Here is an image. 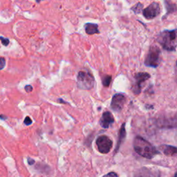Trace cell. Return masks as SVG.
Returning a JSON list of instances; mask_svg holds the SVG:
<instances>
[{
	"instance_id": "9a60e30c",
	"label": "cell",
	"mask_w": 177,
	"mask_h": 177,
	"mask_svg": "<svg viewBox=\"0 0 177 177\" xmlns=\"http://www.w3.org/2000/svg\"><path fill=\"white\" fill-rule=\"evenodd\" d=\"M111 81H112V76H104L102 78V82L104 87H108L110 85Z\"/></svg>"
},
{
	"instance_id": "ffe728a7",
	"label": "cell",
	"mask_w": 177,
	"mask_h": 177,
	"mask_svg": "<svg viewBox=\"0 0 177 177\" xmlns=\"http://www.w3.org/2000/svg\"><path fill=\"white\" fill-rule=\"evenodd\" d=\"M103 177H118V175L117 173L114 172V171H111V172L105 174Z\"/></svg>"
},
{
	"instance_id": "603a6c76",
	"label": "cell",
	"mask_w": 177,
	"mask_h": 177,
	"mask_svg": "<svg viewBox=\"0 0 177 177\" xmlns=\"http://www.w3.org/2000/svg\"><path fill=\"white\" fill-rule=\"evenodd\" d=\"M175 79H176V82H177V60L176 61V64H175Z\"/></svg>"
},
{
	"instance_id": "4fadbf2b",
	"label": "cell",
	"mask_w": 177,
	"mask_h": 177,
	"mask_svg": "<svg viewBox=\"0 0 177 177\" xmlns=\"http://www.w3.org/2000/svg\"><path fill=\"white\" fill-rule=\"evenodd\" d=\"M85 32L88 35H94L99 34L100 31L98 30V25L93 23H87L85 24Z\"/></svg>"
},
{
	"instance_id": "484cf974",
	"label": "cell",
	"mask_w": 177,
	"mask_h": 177,
	"mask_svg": "<svg viewBox=\"0 0 177 177\" xmlns=\"http://www.w3.org/2000/svg\"><path fill=\"white\" fill-rule=\"evenodd\" d=\"M173 177H177V172H176V174H175V175H174Z\"/></svg>"
},
{
	"instance_id": "5bb4252c",
	"label": "cell",
	"mask_w": 177,
	"mask_h": 177,
	"mask_svg": "<svg viewBox=\"0 0 177 177\" xmlns=\"http://www.w3.org/2000/svg\"><path fill=\"white\" fill-rule=\"evenodd\" d=\"M165 4L166 9H167V13H166L165 15L163 16V18H166V16L169 15L170 14L176 12V11L177 10L176 5L175 4H174V3L169 2V1H165Z\"/></svg>"
},
{
	"instance_id": "30bf717a",
	"label": "cell",
	"mask_w": 177,
	"mask_h": 177,
	"mask_svg": "<svg viewBox=\"0 0 177 177\" xmlns=\"http://www.w3.org/2000/svg\"><path fill=\"white\" fill-rule=\"evenodd\" d=\"M114 118L112 113L110 112H105L101 116L100 120V124L104 129H108L114 123Z\"/></svg>"
},
{
	"instance_id": "ac0fdd59",
	"label": "cell",
	"mask_w": 177,
	"mask_h": 177,
	"mask_svg": "<svg viewBox=\"0 0 177 177\" xmlns=\"http://www.w3.org/2000/svg\"><path fill=\"white\" fill-rule=\"evenodd\" d=\"M6 66V60L4 57H0V71L2 70Z\"/></svg>"
},
{
	"instance_id": "7a4b0ae2",
	"label": "cell",
	"mask_w": 177,
	"mask_h": 177,
	"mask_svg": "<svg viewBox=\"0 0 177 177\" xmlns=\"http://www.w3.org/2000/svg\"><path fill=\"white\" fill-rule=\"evenodd\" d=\"M158 43L168 51H174L177 49V29L165 30L157 37Z\"/></svg>"
},
{
	"instance_id": "d4e9b609",
	"label": "cell",
	"mask_w": 177,
	"mask_h": 177,
	"mask_svg": "<svg viewBox=\"0 0 177 177\" xmlns=\"http://www.w3.org/2000/svg\"><path fill=\"white\" fill-rule=\"evenodd\" d=\"M5 116H2V115H0V118L2 119V120H6L7 118L6 117H4Z\"/></svg>"
},
{
	"instance_id": "52a82bcc",
	"label": "cell",
	"mask_w": 177,
	"mask_h": 177,
	"mask_svg": "<svg viewBox=\"0 0 177 177\" xmlns=\"http://www.w3.org/2000/svg\"><path fill=\"white\" fill-rule=\"evenodd\" d=\"M126 103V97L123 93H116L112 97L111 109L115 112H120Z\"/></svg>"
},
{
	"instance_id": "8fae6325",
	"label": "cell",
	"mask_w": 177,
	"mask_h": 177,
	"mask_svg": "<svg viewBox=\"0 0 177 177\" xmlns=\"http://www.w3.org/2000/svg\"><path fill=\"white\" fill-rule=\"evenodd\" d=\"M125 125H126V123H124L123 124H122L120 129V130H119L118 143H117V145H116L115 151H114V154H115L118 151L119 149H120L121 145H122V144H123V143L124 142V140H125L126 135H127L126 129H125Z\"/></svg>"
},
{
	"instance_id": "ba28073f",
	"label": "cell",
	"mask_w": 177,
	"mask_h": 177,
	"mask_svg": "<svg viewBox=\"0 0 177 177\" xmlns=\"http://www.w3.org/2000/svg\"><path fill=\"white\" fill-rule=\"evenodd\" d=\"M160 7L159 3L152 2L143 10V15L147 19H152L159 15Z\"/></svg>"
},
{
	"instance_id": "8992f818",
	"label": "cell",
	"mask_w": 177,
	"mask_h": 177,
	"mask_svg": "<svg viewBox=\"0 0 177 177\" xmlns=\"http://www.w3.org/2000/svg\"><path fill=\"white\" fill-rule=\"evenodd\" d=\"M149 77H150V75L145 72H140L135 75V84L132 87V91L136 95H138L140 93L143 83L149 79Z\"/></svg>"
},
{
	"instance_id": "3957f363",
	"label": "cell",
	"mask_w": 177,
	"mask_h": 177,
	"mask_svg": "<svg viewBox=\"0 0 177 177\" xmlns=\"http://www.w3.org/2000/svg\"><path fill=\"white\" fill-rule=\"evenodd\" d=\"M161 51L159 46L152 45L149 49L148 53L145 60V65L148 67L157 68L160 63Z\"/></svg>"
},
{
	"instance_id": "d6986e66",
	"label": "cell",
	"mask_w": 177,
	"mask_h": 177,
	"mask_svg": "<svg viewBox=\"0 0 177 177\" xmlns=\"http://www.w3.org/2000/svg\"><path fill=\"white\" fill-rule=\"evenodd\" d=\"M24 123L25 124H26V125L29 126V125H30V124H32V120L30 119V117H29V116H26V117L25 118V119H24Z\"/></svg>"
},
{
	"instance_id": "7402d4cb",
	"label": "cell",
	"mask_w": 177,
	"mask_h": 177,
	"mask_svg": "<svg viewBox=\"0 0 177 177\" xmlns=\"http://www.w3.org/2000/svg\"><path fill=\"white\" fill-rule=\"evenodd\" d=\"M27 161H28V163H29V164L30 165H33V164H34V163H35V160L31 159V158H28Z\"/></svg>"
},
{
	"instance_id": "2e32d148",
	"label": "cell",
	"mask_w": 177,
	"mask_h": 177,
	"mask_svg": "<svg viewBox=\"0 0 177 177\" xmlns=\"http://www.w3.org/2000/svg\"><path fill=\"white\" fill-rule=\"evenodd\" d=\"M143 6L142 4H140V3H137L136 4H135L134 6L131 8V10H133V12L134 13L138 14L140 13V11L143 9Z\"/></svg>"
},
{
	"instance_id": "44dd1931",
	"label": "cell",
	"mask_w": 177,
	"mask_h": 177,
	"mask_svg": "<svg viewBox=\"0 0 177 177\" xmlns=\"http://www.w3.org/2000/svg\"><path fill=\"white\" fill-rule=\"evenodd\" d=\"M24 89L27 93H30V91H33V87L31 85H26V87H24Z\"/></svg>"
},
{
	"instance_id": "277c9868",
	"label": "cell",
	"mask_w": 177,
	"mask_h": 177,
	"mask_svg": "<svg viewBox=\"0 0 177 177\" xmlns=\"http://www.w3.org/2000/svg\"><path fill=\"white\" fill-rule=\"evenodd\" d=\"M77 87L81 89L90 90L95 84V79L91 72L88 71H81L77 77Z\"/></svg>"
},
{
	"instance_id": "6da1fadb",
	"label": "cell",
	"mask_w": 177,
	"mask_h": 177,
	"mask_svg": "<svg viewBox=\"0 0 177 177\" xmlns=\"http://www.w3.org/2000/svg\"><path fill=\"white\" fill-rule=\"evenodd\" d=\"M134 149L140 156L148 159H151L160 154V151L151 144L143 137L138 136L134 140Z\"/></svg>"
},
{
	"instance_id": "5b68a950",
	"label": "cell",
	"mask_w": 177,
	"mask_h": 177,
	"mask_svg": "<svg viewBox=\"0 0 177 177\" xmlns=\"http://www.w3.org/2000/svg\"><path fill=\"white\" fill-rule=\"evenodd\" d=\"M98 150L101 154H108L113 146V141L107 136L102 135L98 137L96 141Z\"/></svg>"
},
{
	"instance_id": "cb8c5ba5",
	"label": "cell",
	"mask_w": 177,
	"mask_h": 177,
	"mask_svg": "<svg viewBox=\"0 0 177 177\" xmlns=\"http://www.w3.org/2000/svg\"><path fill=\"white\" fill-rule=\"evenodd\" d=\"M58 102H59L60 103H62V104H69L68 102H65V101L62 100V99H61V98L58 99Z\"/></svg>"
},
{
	"instance_id": "9c48e42d",
	"label": "cell",
	"mask_w": 177,
	"mask_h": 177,
	"mask_svg": "<svg viewBox=\"0 0 177 177\" xmlns=\"http://www.w3.org/2000/svg\"><path fill=\"white\" fill-rule=\"evenodd\" d=\"M134 177H161V174L156 168L144 167L136 171Z\"/></svg>"
},
{
	"instance_id": "e0dca14e",
	"label": "cell",
	"mask_w": 177,
	"mask_h": 177,
	"mask_svg": "<svg viewBox=\"0 0 177 177\" xmlns=\"http://www.w3.org/2000/svg\"><path fill=\"white\" fill-rule=\"evenodd\" d=\"M0 40H1L3 45L5 46H8V44H9V42H10V41H9V40H8V38H5L4 37H1V36H0Z\"/></svg>"
},
{
	"instance_id": "7c38bea8",
	"label": "cell",
	"mask_w": 177,
	"mask_h": 177,
	"mask_svg": "<svg viewBox=\"0 0 177 177\" xmlns=\"http://www.w3.org/2000/svg\"><path fill=\"white\" fill-rule=\"evenodd\" d=\"M159 149L166 156L177 157V147L168 145H162L159 147Z\"/></svg>"
}]
</instances>
